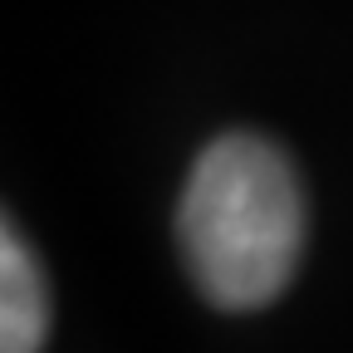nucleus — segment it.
Here are the masks:
<instances>
[{
    "mask_svg": "<svg viewBox=\"0 0 353 353\" xmlns=\"http://www.w3.org/2000/svg\"><path fill=\"white\" fill-rule=\"evenodd\" d=\"M50 339V285L34 250L15 236V226L0 231V353H39Z\"/></svg>",
    "mask_w": 353,
    "mask_h": 353,
    "instance_id": "2",
    "label": "nucleus"
},
{
    "mask_svg": "<svg viewBox=\"0 0 353 353\" xmlns=\"http://www.w3.org/2000/svg\"><path fill=\"white\" fill-rule=\"evenodd\" d=\"M176 241L216 309L270 304L304 250V192L290 157L255 132L216 138L187 176Z\"/></svg>",
    "mask_w": 353,
    "mask_h": 353,
    "instance_id": "1",
    "label": "nucleus"
}]
</instances>
